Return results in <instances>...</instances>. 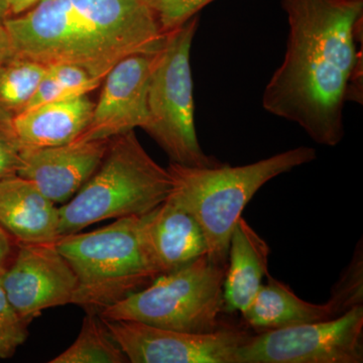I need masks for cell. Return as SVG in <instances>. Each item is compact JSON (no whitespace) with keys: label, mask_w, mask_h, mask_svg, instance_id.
Segmentation results:
<instances>
[{"label":"cell","mask_w":363,"mask_h":363,"mask_svg":"<svg viewBox=\"0 0 363 363\" xmlns=\"http://www.w3.org/2000/svg\"><path fill=\"white\" fill-rule=\"evenodd\" d=\"M289 35L285 57L262 94L264 111L297 123L319 145L345 135L344 105L359 102L363 0H281Z\"/></svg>","instance_id":"obj_1"},{"label":"cell","mask_w":363,"mask_h":363,"mask_svg":"<svg viewBox=\"0 0 363 363\" xmlns=\"http://www.w3.org/2000/svg\"><path fill=\"white\" fill-rule=\"evenodd\" d=\"M14 55L72 64L104 82L119 62L160 51L166 33L143 0H42L6 18Z\"/></svg>","instance_id":"obj_2"},{"label":"cell","mask_w":363,"mask_h":363,"mask_svg":"<svg viewBox=\"0 0 363 363\" xmlns=\"http://www.w3.org/2000/svg\"><path fill=\"white\" fill-rule=\"evenodd\" d=\"M316 157L312 147H298L245 166L189 167L171 162L167 168L173 180L169 196L199 224L209 259L227 266L231 233L253 196L267 182Z\"/></svg>","instance_id":"obj_3"},{"label":"cell","mask_w":363,"mask_h":363,"mask_svg":"<svg viewBox=\"0 0 363 363\" xmlns=\"http://www.w3.org/2000/svg\"><path fill=\"white\" fill-rule=\"evenodd\" d=\"M172 188L168 169L147 154L135 130L112 138L99 168L59 206V238L107 219L142 216L164 202Z\"/></svg>","instance_id":"obj_4"},{"label":"cell","mask_w":363,"mask_h":363,"mask_svg":"<svg viewBox=\"0 0 363 363\" xmlns=\"http://www.w3.org/2000/svg\"><path fill=\"white\" fill-rule=\"evenodd\" d=\"M56 247L78 278L73 304L86 313L99 314L157 278L140 238V216L60 236Z\"/></svg>","instance_id":"obj_5"},{"label":"cell","mask_w":363,"mask_h":363,"mask_svg":"<svg viewBox=\"0 0 363 363\" xmlns=\"http://www.w3.org/2000/svg\"><path fill=\"white\" fill-rule=\"evenodd\" d=\"M226 266L207 253L186 266L161 274L142 290L109 306L99 316L135 321L172 330L207 333L221 328Z\"/></svg>","instance_id":"obj_6"},{"label":"cell","mask_w":363,"mask_h":363,"mask_svg":"<svg viewBox=\"0 0 363 363\" xmlns=\"http://www.w3.org/2000/svg\"><path fill=\"white\" fill-rule=\"evenodd\" d=\"M199 28L196 16L166 33L155 55L147 89L150 119L145 133L168 155L171 162L189 167L221 164L203 152L195 128L191 49Z\"/></svg>","instance_id":"obj_7"},{"label":"cell","mask_w":363,"mask_h":363,"mask_svg":"<svg viewBox=\"0 0 363 363\" xmlns=\"http://www.w3.org/2000/svg\"><path fill=\"white\" fill-rule=\"evenodd\" d=\"M363 305L340 316L252 334L235 363H362Z\"/></svg>","instance_id":"obj_8"},{"label":"cell","mask_w":363,"mask_h":363,"mask_svg":"<svg viewBox=\"0 0 363 363\" xmlns=\"http://www.w3.org/2000/svg\"><path fill=\"white\" fill-rule=\"evenodd\" d=\"M102 321L131 363H235L238 350L252 336L247 329L225 325L193 333L140 322Z\"/></svg>","instance_id":"obj_9"},{"label":"cell","mask_w":363,"mask_h":363,"mask_svg":"<svg viewBox=\"0 0 363 363\" xmlns=\"http://www.w3.org/2000/svg\"><path fill=\"white\" fill-rule=\"evenodd\" d=\"M0 279L9 303L28 322L49 308L73 304L78 290L77 276L56 241L18 243Z\"/></svg>","instance_id":"obj_10"},{"label":"cell","mask_w":363,"mask_h":363,"mask_svg":"<svg viewBox=\"0 0 363 363\" xmlns=\"http://www.w3.org/2000/svg\"><path fill=\"white\" fill-rule=\"evenodd\" d=\"M156 54L133 55L108 72L90 123L76 140H111L135 128H147V89Z\"/></svg>","instance_id":"obj_11"},{"label":"cell","mask_w":363,"mask_h":363,"mask_svg":"<svg viewBox=\"0 0 363 363\" xmlns=\"http://www.w3.org/2000/svg\"><path fill=\"white\" fill-rule=\"evenodd\" d=\"M109 140H74L21 150L18 175L35 184L55 204H65L99 168Z\"/></svg>","instance_id":"obj_12"},{"label":"cell","mask_w":363,"mask_h":363,"mask_svg":"<svg viewBox=\"0 0 363 363\" xmlns=\"http://www.w3.org/2000/svg\"><path fill=\"white\" fill-rule=\"evenodd\" d=\"M140 238L157 277L176 271L207 253L199 224L169 196L140 216Z\"/></svg>","instance_id":"obj_13"},{"label":"cell","mask_w":363,"mask_h":363,"mask_svg":"<svg viewBox=\"0 0 363 363\" xmlns=\"http://www.w3.org/2000/svg\"><path fill=\"white\" fill-rule=\"evenodd\" d=\"M59 207L32 182L13 175L0 180V226L18 243L59 238Z\"/></svg>","instance_id":"obj_14"},{"label":"cell","mask_w":363,"mask_h":363,"mask_svg":"<svg viewBox=\"0 0 363 363\" xmlns=\"http://www.w3.org/2000/svg\"><path fill=\"white\" fill-rule=\"evenodd\" d=\"M94 105L86 94L39 105L13 116L11 126L21 150L77 140L90 123Z\"/></svg>","instance_id":"obj_15"},{"label":"cell","mask_w":363,"mask_h":363,"mask_svg":"<svg viewBox=\"0 0 363 363\" xmlns=\"http://www.w3.org/2000/svg\"><path fill=\"white\" fill-rule=\"evenodd\" d=\"M267 241L240 217L230 236L223 297L225 312L242 313L269 274Z\"/></svg>","instance_id":"obj_16"},{"label":"cell","mask_w":363,"mask_h":363,"mask_svg":"<svg viewBox=\"0 0 363 363\" xmlns=\"http://www.w3.org/2000/svg\"><path fill=\"white\" fill-rule=\"evenodd\" d=\"M267 277L266 285L260 286L252 303L241 313L247 326L255 333L338 317L328 301L324 304L307 302L290 286L269 274Z\"/></svg>","instance_id":"obj_17"},{"label":"cell","mask_w":363,"mask_h":363,"mask_svg":"<svg viewBox=\"0 0 363 363\" xmlns=\"http://www.w3.org/2000/svg\"><path fill=\"white\" fill-rule=\"evenodd\" d=\"M51 363H128V358L95 313H86L78 337Z\"/></svg>","instance_id":"obj_18"},{"label":"cell","mask_w":363,"mask_h":363,"mask_svg":"<svg viewBox=\"0 0 363 363\" xmlns=\"http://www.w3.org/2000/svg\"><path fill=\"white\" fill-rule=\"evenodd\" d=\"M47 66L14 56L0 66V111L18 116L30 104Z\"/></svg>","instance_id":"obj_19"},{"label":"cell","mask_w":363,"mask_h":363,"mask_svg":"<svg viewBox=\"0 0 363 363\" xmlns=\"http://www.w3.org/2000/svg\"><path fill=\"white\" fill-rule=\"evenodd\" d=\"M328 302L340 316L357 306L363 305L362 243L358 245L352 260L344 269L337 283L333 286Z\"/></svg>","instance_id":"obj_20"},{"label":"cell","mask_w":363,"mask_h":363,"mask_svg":"<svg viewBox=\"0 0 363 363\" xmlns=\"http://www.w3.org/2000/svg\"><path fill=\"white\" fill-rule=\"evenodd\" d=\"M30 323L9 303L0 279V359L13 357L26 342Z\"/></svg>","instance_id":"obj_21"},{"label":"cell","mask_w":363,"mask_h":363,"mask_svg":"<svg viewBox=\"0 0 363 363\" xmlns=\"http://www.w3.org/2000/svg\"><path fill=\"white\" fill-rule=\"evenodd\" d=\"M215 0H143L155 13L162 32H172L187 23L191 18Z\"/></svg>","instance_id":"obj_22"},{"label":"cell","mask_w":363,"mask_h":363,"mask_svg":"<svg viewBox=\"0 0 363 363\" xmlns=\"http://www.w3.org/2000/svg\"><path fill=\"white\" fill-rule=\"evenodd\" d=\"M13 117L0 111V180L18 175L21 166V147L14 136Z\"/></svg>","instance_id":"obj_23"},{"label":"cell","mask_w":363,"mask_h":363,"mask_svg":"<svg viewBox=\"0 0 363 363\" xmlns=\"http://www.w3.org/2000/svg\"><path fill=\"white\" fill-rule=\"evenodd\" d=\"M18 243L6 229L0 226V277L4 274L7 267L13 262Z\"/></svg>","instance_id":"obj_24"},{"label":"cell","mask_w":363,"mask_h":363,"mask_svg":"<svg viewBox=\"0 0 363 363\" xmlns=\"http://www.w3.org/2000/svg\"><path fill=\"white\" fill-rule=\"evenodd\" d=\"M7 18H9V13H7L6 7L0 0V66L14 56L13 45L6 28Z\"/></svg>","instance_id":"obj_25"},{"label":"cell","mask_w":363,"mask_h":363,"mask_svg":"<svg viewBox=\"0 0 363 363\" xmlns=\"http://www.w3.org/2000/svg\"><path fill=\"white\" fill-rule=\"evenodd\" d=\"M6 7L7 13L9 16H20L26 13L28 9L37 6L42 0H1Z\"/></svg>","instance_id":"obj_26"}]
</instances>
